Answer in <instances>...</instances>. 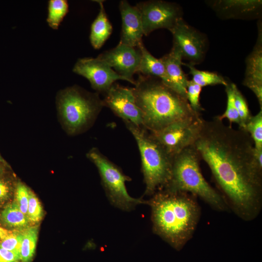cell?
Here are the masks:
<instances>
[{"label":"cell","mask_w":262,"mask_h":262,"mask_svg":"<svg viewBox=\"0 0 262 262\" xmlns=\"http://www.w3.org/2000/svg\"><path fill=\"white\" fill-rule=\"evenodd\" d=\"M193 146L210 168L228 205L245 221L257 217L262 203V169L255 163L248 133L215 117L204 120Z\"/></svg>","instance_id":"cell-1"},{"label":"cell","mask_w":262,"mask_h":262,"mask_svg":"<svg viewBox=\"0 0 262 262\" xmlns=\"http://www.w3.org/2000/svg\"><path fill=\"white\" fill-rule=\"evenodd\" d=\"M151 196L146 204L151 208L154 233L180 250L192 237L199 220L200 208L196 197L165 189Z\"/></svg>","instance_id":"cell-2"},{"label":"cell","mask_w":262,"mask_h":262,"mask_svg":"<svg viewBox=\"0 0 262 262\" xmlns=\"http://www.w3.org/2000/svg\"><path fill=\"white\" fill-rule=\"evenodd\" d=\"M132 91L141 111L143 127L150 132L159 131L180 120L201 115L187 98L160 79L139 74Z\"/></svg>","instance_id":"cell-3"},{"label":"cell","mask_w":262,"mask_h":262,"mask_svg":"<svg viewBox=\"0 0 262 262\" xmlns=\"http://www.w3.org/2000/svg\"><path fill=\"white\" fill-rule=\"evenodd\" d=\"M200 160L193 146L174 156L169 180L162 189L189 193L200 198L213 209L225 211L228 205L223 196L203 176L199 166Z\"/></svg>","instance_id":"cell-4"},{"label":"cell","mask_w":262,"mask_h":262,"mask_svg":"<svg viewBox=\"0 0 262 262\" xmlns=\"http://www.w3.org/2000/svg\"><path fill=\"white\" fill-rule=\"evenodd\" d=\"M124 122L135 140L140 152L146 186L145 195L151 196L168 182L173 157L145 128Z\"/></svg>","instance_id":"cell-5"},{"label":"cell","mask_w":262,"mask_h":262,"mask_svg":"<svg viewBox=\"0 0 262 262\" xmlns=\"http://www.w3.org/2000/svg\"><path fill=\"white\" fill-rule=\"evenodd\" d=\"M57 103L64 124L71 134L87 128L104 107L98 93L88 92L77 85L61 91Z\"/></svg>","instance_id":"cell-6"},{"label":"cell","mask_w":262,"mask_h":262,"mask_svg":"<svg viewBox=\"0 0 262 262\" xmlns=\"http://www.w3.org/2000/svg\"><path fill=\"white\" fill-rule=\"evenodd\" d=\"M87 157L97 167L104 191L113 205L120 210L130 211L137 205L146 204V200L133 198L129 194L126 182L131 180V178L97 148H92Z\"/></svg>","instance_id":"cell-7"},{"label":"cell","mask_w":262,"mask_h":262,"mask_svg":"<svg viewBox=\"0 0 262 262\" xmlns=\"http://www.w3.org/2000/svg\"><path fill=\"white\" fill-rule=\"evenodd\" d=\"M204 119L201 115L176 121L161 130L150 132L172 157L193 146L198 136Z\"/></svg>","instance_id":"cell-8"},{"label":"cell","mask_w":262,"mask_h":262,"mask_svg":"<svg viewBox=\"0 0 262 262\" xmlns=\"http://www.w3.org/2000/svg\"><path fill=\"white\" fill-rule=\"evenodd\" d=\"M136 6L140 13L145 36L158 29L170 31L183 18L181 7L175 2L153 0L138 2Z\"/></svg>","instance_id":"cell-9"},{"label":"cell","mask_w":262,"mask_h":262,"mask_svg":"<svg viewBox=\"0 0 262 262\" xmlns=\"http://www.w3.org/2000/svg\"><path fill=\"white\" fill-rule=\"evenodd\" d=\"M173 36V46L180 52L182 59L190 65L199 64L204 60L208 41L204 34L180 19L169 31Z\"/></svg>","instance_id":"cell-10"},{"label":"cell","mask_w":262,"mask_h":262,"mask_svg":"<svg viewBox=\"0 0 262 262\" xmlns=\"http://www.w3.org/2000/svg\"><path fill=\"white\" fill-rule=\"evenodd\" d=\"M73 72L89 81L97 93L104 95L117 80L127 81L118 74L105 62L96 58L79 59L73 68Z\"/></svg>","instance_id":"cell-11"},{"label":"cell","mask_w":262,"mask_h":262,"mask_svg":"<svg viewBox=\"0 0 262 262\" xmlns=\"http://www.w3.org/2000/svg\"><path fill=\"white\" fill-rule=\"evenodd\" d=\"M102 100L104 107L109 108L123 121L143 127L142 114L136 105L132 88L115 83L104 94Z\"/></svg>","instance_id":"cell-12"},{"label":"cell","mask_w":262,"mask_h":262,"mask_svg":"<svg viewBox=\"0 0 262 262\" xmlns=\"http://www.w3.org/2000/svg\"><path fill=\"white\" fill-rule=\"evenodd\" d=\"M105 62L118 74L134 85L133 76L138 73L141 58L139 47L118 44L114 48L105 51L98 56Z\"/></svg>","instance_id":"cell-13"},{"label":"cell","mask_w":262,"mask_h":262,"mask_svg":"<svg viewBox=\"0 0 262 262\" xmlns=\"http://www.w3.org/2000/svg\"><path fill=\"white\" fill-rule=\"evenodd\" d=\"M262 26L258 23V33L256 44L246 60V68L243 84L255 94L262 110Z\"/></svg>","instance_id":"cell-14"},{"label":"cell","mask_w":262,"mask_h":262,"mask_svg":"<svg viewBox=\"0 0 262 262\" xmlns=\"http://www.w3.org/2000/svg\"><path fill=\"white\" fill-rule=\"evenodd\" d=\"M119 9L122 27L119 43L138 47L143 42L144 35L140 11L137 6L131 5L127 0H121Z\"/></svg>","instance_id":"cell-15"},{"label":"cell","mask_w":262,"mask_h":262,"mask_svg":"<svg viewBox=\"0 0 262 262\" xmlns=\"http://www.w3.org/2000/svg\"><path fill=\"white\" fill-rule=\"evenodd\" d=\"M211 6L224 18L254 17L260 13L262 0H221L210 1Z\"/></svg>","instance_id":"cell-16"},{"label":"cell","mask_w":262,"mask_h":262,"mask_svg":"<svg viewBox=\"0 0 262 262\" xmlns=\"http://www.w3.org/2000/svg\"><path fill=\"white\" fill-rule=\"evenodd\" d=\"M169 81V87L187 98L188 79L182 68V57L180 51L172 46L170 51L160 58Z\"/></svg>","instance_id":"cell-17"},{"label":"cell","mask_w":262,"mask_h":262,"mask_svg":"<svg viewBox=\"0 0 262 262\" xmlns=\"http://www.w3.org/2000/svg\"><path fill=\"white\" fill-rule=\"evenodd\" d=\"M96 1L98 3L100 8L98 16L91 24L89 39L93 48L98 49L110 36L113 27L107 16L103 1Z\"/></svg>","instance_id":"cell-18"},{"label":"cell","mask_w":262,"mask_h":262,"mask_svg":"<svg viewBox=\"0 0 262 262\" xmlns=\"http://www.w3.org/2000/svg\"><path fill=\"white\" fill-rule=\"evenodd\" d=\"M138 47L141 50V58L137 73L158 78L169 87V81L166 70L160 58L157 59L153 56L146 49L143 42Z\"/></svg>","instance_id":"cell-19"},{"label":"cell","mask_w":262,"mask_h":262,"mask_svg":"<svg viewBox=\"0 0 262 262\" xmlns=\"http://www.w3.org/2000/svg\"><path fill=\"white\" fill-rule=\"evenodd\" d=\"M189 69V73L192 76V80L201 87L208 85H223L226 86L228 81L216 72L200 70L194 66L189 64L182 63Z\"/></svg>","instance_id":"cell-20"},{"label":"cell","mask_w":262,"mask_h":262,"mask_svg":"<svg viewBox=\"0 0 262 262\" xmlns=\"http://www.w3.org/2000/svg\"><path fill=\"white\" fill-rule=\"evenodd\" d=\"M68 7L66 0H49L48 1L47 22L51 28L58 29L68 12Z\"/></svg>","instance_id":"cell-21"},{"label":"cell","mask_w":262,"mask_h":262,"mask_svg":"<svg viewBox=\"0 0 262 262\" xmlns=\"http://www.w3.org/2000/svg\"><path fill=\"white\" fill-rule=\"evenodd\" d=\"M1 217L4 222L11 227L24 229L29 224L27 216L21 211L15 202L9 204L4 208Z\"/></svg>","instance_id":"cell-22"},{"label":"cell","mask_w":262,"mask_h":262,"mask_svg":"<svg viewBox=\"0 0 262 262\" xmlns=\"http://www.w3.org/2000/svg\"><path fill=\"white\" fill-rule=\"evenodd\" d=\"M38 234L36 226L27 228L22 231L20 258L22 262H30L35 250Z\"/></svg>","instance_id":"cell-23"},{"label":"cell","mask_w":262,"mask_h":262,"mask_svg":"<svg viewBox=\"0 0 262 262\" xmlns=\"http://www.w3.org/2000/svg\"><path fill=\"white\" fill-rule=\"evenodd\" d=\"M251 138L255 148L262 149V110L252 115L244 129Z\"/></svg>","instance_id":"cell-24"},{"label":"cell","mask_w":262,"mask_h":262,"mask_svg":"<svg viewBox=\"0 0 262 262\" xmlns=\"http://www.w3.org/2000/svg\"><path fill=\"white\" fill-rule=\"evenodd\" d=\"M225 87L227 97L226 109L222 115L217 116L216 117L220 120L227 118L229 121L230 126L232 123H236L239 126V128H241V121L234 103L232 83L229 82Z\"/></svg>","instance_id":"cell-25"},{"label":"cell","mask_w":262,"mask_h":262,"mask_svg":"<svg viewBox=\"0 0 262 262\" xmlns=\"http://www.w3.org/2000/svg\"><path fill=\"white\" fill-rule=\"evenodd\" d=\"M234 103L241 121V129L244 130L246 122L252 115L250 114L247 102L237 86L232 83Z\"/></svg>","instance_id":"cell-26"},{"label":"cell","mask_w":262,"mask_h":262,"mask_svg":"<svg viewBox=\"0 0 262 262\" xmlns=\"http://www.w3.org/2000/svg\"><path fill=\"white\" fill-rule=\"evenodd\" d=\"M202 88L192 80H188L187 82V99L193 110L199 114H201V112L203 110L199 102L200 94Z\"/></svg>","instance_id":"cell-27"},{"label":"cell","mask_w":262,"mask_h":262,"mask_svg":"<svg viewBox=\"0 0 262 262\" xmlns=\"http://www.w3.org/2000/svg\"><path fill=\"white\" fill-rule=\"evenodd\" d=\"M29 194L27 216L30 221L36 223L41 219L43 215V210L40 203L36 196L30 190Z\"/></svg>","instance_id":"cell-28"},{"label":"cell","mask_w":262,"mask_h":262,"mask_svg":"<svg viewBox=\"0 0 262 262\" xmlns=\"http://www.w3.org/2000/svg\"><path fill=\"white\" fill-rule=\"evenodd\" d=\"M22 239V232L20 233L13 232L8 237L2 240L0 243V246L15 253L20 257Z\"/></svg>","instance_id":"cell-29"},{"label":"cell","mask_w":262,"mask_h":262,"mask_svg":"<svg viewBox=\"0 0 262 262\" xmlns=\"http://www.w3.org/2000/svg\"><path fill=\"white\" fill-rule=\"evenodd\" d=\"M29 190L22 183H18L17 185L16 192V204L21 211L27 216Z\"/></svg>","instance_id":"cell-30"},{"label":"cell","mask_w":262,"mask_h":262,"mask_svg":"<svg viewBox=\"0 0 262 262\" xmlns=\"http://www.w3.org/2000/svg\"><path fill=\"white\" fill-rule=\"evenodd\" d=\"M20 257L0 246V262H19Z\"/></svg>","instance_id":"cell-31"},{"label":"cell","mask_w":262,"mask_h":262,"mask_svg":"<svg viewBox=\"0 0 262 262\" xmlns=\"http://www.w3.org/2000/svg\"><path fill=\"white\" fill-rule=\"evenodd\" d=\"M10 191L8 184L4 181L0 180V202L6 200L8 197Z\"/></svg>","instance_id":"cell-32"},{"label":"cell","mask_w":262,"mask_h":262,"mask_svg":"<svg viewBox=\"0 0 262 262\" xmlns=\"http://www.w3.org/2000/svg\"><path fill=\"white\" fill-rule=\"evenodd\" d=\"M13 232L11 231L8 230L0 227V239L2 240L7 238Z\"/></svg>","instance_id":"cell-33"},{"label":"cell","mask_w":262,"mask_h":262,"mask_svg":"<svg viewBox=\"0 0 262 262\" xmlns=\"http://www.w3.org/2000/svg\"><path fill=\"white\" fill-rule=\"evenodd\" d=\"M2 171V168L0 167V174H1Z\"/></svg>","instance_id":"cell-34"},{"label":"cell","mask_w":262,"mask_h":262,"mask_svg":"<svg viewBox=\"0 0 262 262\" xmlns=\"http://www.w3.org/2000/svg\"><path fill=\"white\" fill-rule=\"evenodd\" d=\"M0 161H2V159L0 156Z\"/></svg>","instance_id":"cell-35"}]
</instances>
